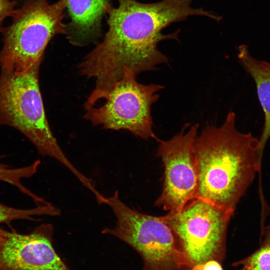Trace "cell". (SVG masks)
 <instances>
[{
	"label": "cell",
	"mask_w": 270,
	"mask_h": 270,
	"mask_svg": "<svg viewBox=\"0 0 270 270\" xmlns=\"http://www.w3.org/2000/svg\"><path fill=\"white\" fill-rule=\"evenodd\" d=\"M192 0H162L142 3L136 0H118L116 8L108 10V30L78 65L81 76L93 78L96 86L85 102L92 107L112 88L126 70L136 76L156 69L168 58L158 44L167 40H178L179 30L164 34L170 24L192 16L210 18L213 13L191 6Z\"/></svg>",
	"instance_id": "cell-1"
},
{
	"label": "cell",
	"mask_w": 270,
	"mask_h": 270,
	"mask_svg": "<svg viewBox=\"0 0 270 270\" xmlns=\"http://www.w3.org/2000/svg\"><path fill=\"white\" fill-rule=\"evenodd\" d=\"M236 114H228L220 127L207 124L193 145L198 178L195 198L234 214L236 205L259 175L260 200L262 162L259 140L236 128Z\"/></svg>",
	"instance_id": "cell-2"
},
{
	"label": "cell",
	"mask_w": 270,
	"mask_h": 270,
	"mask_svg": "<svg viewBox=\"0 0 270 270\" xmlns=\"http://www.w3.org/2000/svg\"><path fill=\"white\" fill-rule=\"evenodd\" d=\"M42 60L23 72L1 70L0 126H8L18 130L31 142L40 154L57 160L84 186H86L90 178L67 158L47 120L38 84L40 68Z\"/></svg>",
	"instance_id": "cell-3"
},
{
	"label": "cell",
	"mask_w": 270,
	"mask_h": 270,
	"mask_svg": "<svg viewBox=\"0 0 270 270\" xmlns=\"http://www.w3.org/2000/svg\"><path fill=\"white\" fill-rule=\"evenodd\" d=\"M66 0H27L11 16L12 23L2 28L0 51L1 70H28L43 60L49 42L56 35L66 34L63 22Z\"/></svg>",
	"instance_id": "cell-4"
},
{
	"label": "cell",
	"mask_w": 270,
	"mask_h": 270,
	"mask_svg": "<svg viewBox=\"0 0 270 270\" xmlns=\"http://www.w3.org/2000/svg\"><path fill=\"white\" fill-rule=\"evenodd\" d=\"M104 204L112 210L115 226L102 233L114 236L134 248L142 257L143 270H182L190 268L169 226L162 216L140 213L126 205L116 191L105 198Z\"/></svg>",
	"instance_id": "cell-5"
},
{
	"label": "cell",
	"mask_w": 270,
	"mask_h": 270,
	"mask_svg": "<svg viewBox=\"0 0 270 270\" xmlns=\"http://www.w3.org/2000/svg\"><path fill=\"white\" fill-rule=\"evenodd\" d=\"M232 214L194 198L180 210L170 211L162 218L172 230L191 268L210 260H224L226 231Z\"/></svg>",
	"instance_id": "cell-6"
},
{
	"label": "cell",
	"mask_w": 270,
	"mask_h": 270,
	"mask_svg": "<svg viewBox=\"0 0 270 270\" xmlns=\"http://www.w3.org/2000/svg\"><path fill=\"white\" fill-rule=\"evenodd\" d=\"M136 76L126 70L124 76L115 84L98 106L86 109L84 118L94 126L112 130H128L142 139H156L152 130L150 108L158 99L157 92L164 88L159 84H143Z\"/></svg>",
	"instance_id": "cell-7"
},
{
	"label": "cell",
	"mask_w": 270,
	"mask_h": 270,
	"mask_svg": "<svg viewBox=\"0 0 270 270\" xmlns=\"http://www.w3.org/2000/svg\"><path fill=\"white\" fill-rule=\"evenodd\" d=\"M188 125L170 140L159 142L157 155L163 162L164 174L162 191L155 204L170 212L180 210L195 198L198 178L193 145L198 124L185 132Z\"/></svg>",
	"instance_id": "cell-8"
},
{
	"label": "cell",
	"mask_w": 270,
	"mask_h": 270,
	"mask_svg": "<svg viewBox=\"0 0 270 270\" xmlns=\"http://www.w3.org/2000/svg\"><path fill=\"white\" fill-rule=\"evenodd\" d=\"M53 233L50 224L28 234L0 228V270H71L54 248Z\"/></svg>",
	"instance_id": "cell-9"
},
{
	"label": "cell",
	"mask_w": 270,
	"mask_h": 270,
	"mask_svg": "<svg viewBox=\"0 0 270 270\" xmlns=\"http://www.w3.org/2000/svg\"><path fill=\"white\" fill-rule=\"evenodd\" d=\"M112 0H66L70 18L66 36L75 46L97 44L102 36V22L112 6Z\"/></svg>",
	"instance_id": "cell-10"
},
{
	"label": "cell",
	"mask_w": 270,
	"mask_h": 270,
	"mask_svg": "<svg viewBox=\"0 0 270 270\" xmlns=\"http://www.w3.org/2000/svg\"><path fill=\"white\" fill-rule=\"evenodd\" d=\"M238 57L256 83L258 97L264 113V127L258 140V155L262 162L265 146L270 138V63L254 58L244 44L239 46Z\"/></svg>",
	"instance_id": "cell-11"
},
{
	"label": "cell",
	"mask_w": 270,
	"mask_h": 270,
	"mask_svg": "<svg viewBox=\"0 0 270 270\" xmlns=\"http://www.w3.org/2000/svg\"><path fill=\"white\" fill-rule=\"evenodd\" d=\"M260 244L250 255L234 262L240 270H270V224L260 228Z\"/></svg>",
	"instance_id": "cell-12"
},
{
	"label": "cell",
	"mask_w": 270,
	"mask_h": 270,
	"mask_svg": "<svg viewBox=\"0 0 270 270\" xmlns=\"http://www.w3.org/2000/svg\"><path fill=\"white\" fill-rule=\"evenodd\" d=\"M31 209H18L5 206L0 203V224L10 223L16 220H36L34 216L48 215L58 216L60 214V210L49 203Z\"/></svg>",
	"instance_id": "cell-13"
},
{
	"label": "cell",
	"mask_w": 270,
	"mask_h": 270,
	"mask_svg": "<svg viewBox=\"0 0 270 270\" xmlns=\"http://www.w3.org/2000/svg\"><path fill=\"white\" fill-rule=\"evenodd\" d=\"M16 4V0H0V31L5 19L13 14Z\"/></svg>",
	"instance_id": "cell-14"
},
{
	"label": "cell",
	"mask_w": 270,
	"mask_h": 270,
	"mask_svg": "<svg viewBox=\"0 0 270 270\" xmlns=\"http://www.w3.org/2000/svg\"><path fill=\"white\" fill-rule=\"evenodd\" d=\"M189 270H223L220 263L215 260H210L196 264Z\"/></svg>",
	"instance_id": "cell-15"
}]
</instances>
